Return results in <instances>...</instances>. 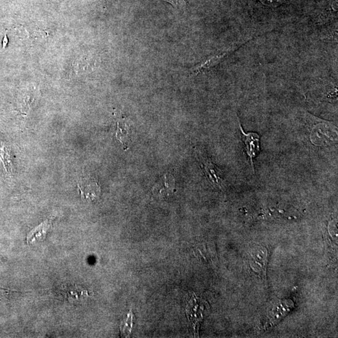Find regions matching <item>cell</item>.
<instances>
[{
    "label": "cell",
    "instance_id": "obj_10",
    "mask_svg": "<svg viewBox=\"0 0 338 338\" xmlns=\"http://www.w3.org/2000/svg\"><path fill=\"white\" fill-rule=\"evenodd\" d=\"M263 3L265 4H274V5H277V4H280L282 0H261Z\"/></svg>",
    "mask_w": 338,
    "mask_h": 338
},
{
    "label": "cell",
    "instance_id": "obj_8",
    "mask_svg": "<svg viewBox=\"0 0 338 338\" xmlns=\"http://www.w3.org/2000/svg\"><path fill=\"white\" fill-rule=\"evenodd\" d=\"M164 179H165L163 181L164 185L160 186L161 188H160V189L159 188L158 191H159V193L161 195L163 194L164 192V193L166 192L169 195L170 192H173V188H174L173 182H174V181H173V177L170 175H169V176L168 175H165Z\"/></svg>",
    "mask_w": 338,
    "mask_h": 338
},
{
    "label": "cell",
    "instance_id": "obj_1",
    "mask_svg": "<svg viewBox=\"0 0 338 338\" xmlns=\"http://www.w3.org/2000/svg\"><path fill=\"white\" fill-rule=\"evenodd\" d=\"M239 125L242 133V140L244 146L245 152L251 161L252 170L254 172L253 159L260 153V136L255 132L245 133L239 120Z\"/></svg>",
    "mask_w": 338,
    "mask_h": 338
},
{
    "label": "cell",
    "instance_id": "obj_5",
    "mask_svg": "<svg viewBox=\"0 0 338 338\" xmlns=\"http://www.w3.org/2000/svg\"><path fill=\"white\" fill-rule=\"evenodd\" d=\"M52 225V219H48L33 229L26 237L28 244H31L37 241H41L45 239Z\"/></svg>",
    "mask_w": 338,
    "mask_h": 338
},
{
    "label": "cell",
    "instance_id": "obj_6",
    "mask_svg": "<svg viewBox=\"0 0 338 338\" xmlns=\"http://www.w3.org/2000/svg\"><path fill=\"white\" fill-rule=\"evenodd\" d=\"M131 125L129 120L121 119L117 122V137L122 144H126L130 139Z\"/></svg>",
    "mask_w": 338,
    "mask_h": 338
},
{
    "label": "cell",
    "instance_id": "obj_9",
    "mask_svg": "<svg viewBox=\"0 0 338 338\" xmlns=\"http://www.w3.org/2000/svg\"><path fill=\"white\" fill-rule=\"evenodd\" d=\"M163 1L168 2L178 10H184L186 8V0H163Z\"/></svg>",
    "mask_w": 338,
    "mask_h": 338
},
{
    "label": "cell",
    "instance_id": "obj_11",
    "mask_svg": "<svg viewBox=\"0 0 338 338\" xmlns=\"http://www.w3.org/2000/svg\"><path fill=\"white\" fill-rule=\"evenodd\" d=\"M100 1L104 2V3H107V2L113 1V0H100Z\"/></svg>",
    "mask_w": 338,
    "mask_h": 338
},
{
    "label": "cell",
    "instance_id": "obj_2",
    "mask_svg": "<svg viewBox=\"0 0 338 338\" xmlns=\"http://www.w3.org/2000/svg\"><path fill=\"white\" fill-rule=\"evenodd\" d=\"M245 43H244L241 44V45L236 46V47L230 48V49L227 50V51L210 57V58H208L207 60L204 61V62L193 68V69L190 70V74L192 75H197V74L209 71V70L212 69L213 68L218 65L219 63L225 58V57L229 56V55L236 51L237 50L240 48L241 47H242Z\"/></svg>",
    "mask_w": 338,
    "mask_h": 338
},
{
    "label": "cell",
    "instance_id": "obj_3",
    "mask_svg": "<svg viewBox=\"0 0 338 338\" xmlns=\"http://www.w3.org/2000/svg\"><path fill=\"white\" fill-rule=\"evenodd\" d=\"M78 188L81 196L85 201H93L99 197L100 189L97 183L92 180L85 179L79 182Z\"/></svg>",
    "mask_w": 338,
    "mask_h": 338
},
{
    "label": "cell",
    "instance_id": "obj_4",
    "mask_svg": "<svg viewBox=\"0 0 338 338\" xmlns=\"http://www.w3.org/2000/svg\"><path fill=\"white\" fill-rule=\"evenodd\" d=\"M203 169L208 181L215 187L221 188L223 185V179L221 177L220 169L209 160L204 162Z\"/></svg>",
    "mask_w": 338,
    "mask_h": 338
},
{
    "label": "cell",
    "instance_id": "obj_7",
    "mask_svg": "<svg viewBox=\"0 0 338 338\" xmlns=\"http://www.w3.org/2000/svg\"><path fill=\"white\" fill-rule=\"evenodd\" d=\"M133 319H134V315L131 310L130 313H129L126 321H123L121 326H120L123 337H128L131 334V328H132L133 324Z\"/></svg>",
    "mask_w": 338,
    "mask_h": 338
}]
</instances>
